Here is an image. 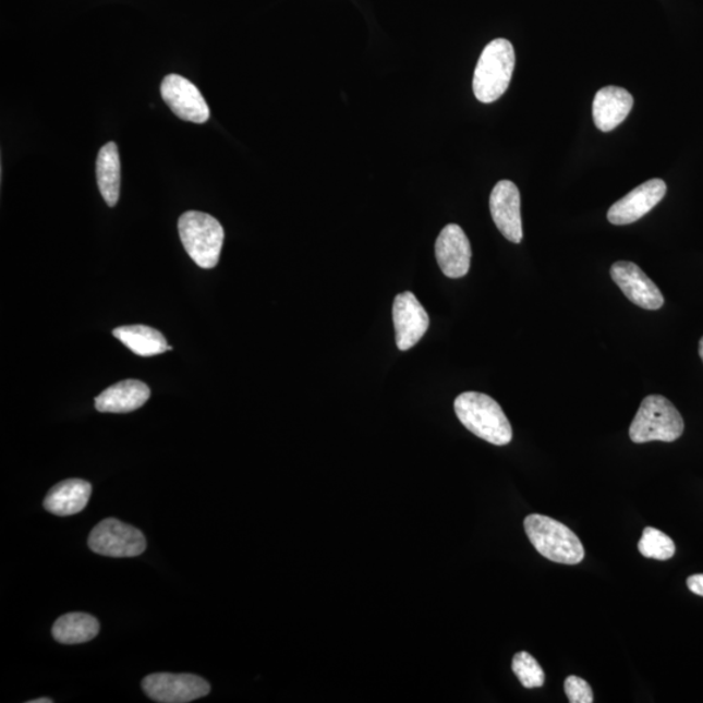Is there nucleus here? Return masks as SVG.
Wrapping results in <instances>:
<instances>
[{"mask_svg": "<svg viewBox=\"0 0 703 703\" xmlns=\"http://www.w3.org/2000/svg\"><path fill=\"white\" fill-rule=\"evenodd\" d=\"M143 689L160 703H186L210 693L209 682L192 674H153L144 679Z\"/></svg>", "mask_w": 703, "mask_h": 703, "instance_id": "7", "label": "nucleus"}, {"mask_svg": "<svg viewBox=\"0 0 703 703\" xmlns=\"http://www.w3.org/2000/svg\"><path fill=\"white\" fill-rule=\"evenodd\" d=\"M180 240L201 269H214L219 263L225 241L222 225L209 214L186 211L179 219Z\"/></svg>", "mask_w": 703, "mask_h": 703, "instance_id": "4", "label": "nucleus"}, {"mask_svg": "<svg viewBox=\"0 0 703 703\" xmlns=\"http://www.w3.org/2000/svg\"><path fill=\"white\" fill-rule=\"evenodd\" d=\"M435 256L441 272L451 279L466 276L471 269L472 247L465 232L458 225H448L435 243Z\"/></svg>", "mask_w": 703, "mask_h": 703, "instance_id": "12", "label": "nucleus"}, {"mask_svg": "<svg viewBox=\"0 0 703 703\" xmlns=\"http://www.w3.org/2000/svg\"><path fill=\"white\" fill-rule=\"evenodd\" d=\"M490 211L495 226L511 243L522 241L521 197L519 187L510 180H501L494 186Z\"/></svg>", "mask_w": 703, "mask_h": 703, "instance_id": "13", "label": "nucleus"}, {"mask_svg": "<svg viewBox=\"0 0 703 703\" xmlns=\"http://www.w3.org/2000/svg\"><path fill=\"white\" fill-rule=\"evenodd\" d=\"M454 412L469 432L495 446L511 444L510 421L493 398L481 392H464L454 400Z\"/></svg>", "mask_w": 703, "mask_h": 703, "instance_id": "1", "label": "nucleus"}, {"mask_svg": "<svg viewBox=\"0 0 703 703\" xmlns=\"http://www.w3.org/2000/svg\"><path fill=\"white\" fill-rule=\"evenodd\" d=\"M512 671L524 688H541L545 684L544 669L534 656L526 652H520L513 656Z\"/></svg>", "mask_w": 703, "mask_h": 703, "instance_id": "21", "label": "nucleus"}, {"mask_svg": "<svg viewBox=\"0 0 703 703\" xmlns=\"http://www.w3.org/2000/svg\"><path fill=\"white\" fill-rule=\"evenodd\" d=\"M392 317L400 351H408L416 346L431 325L425 307L412 292H403L395 298Z\"/></svg>", "mask_w": 703, "mask_h": 703, "instance_id": "10", "label": "nucleus"}, {"mask_svg": "<svg viewBox=\"0 0 703 703\" xmlns=\"http://www.w3.org/2000/svg\"><path fill=\"white\" fill-rule=\"evenodd\" d=\"M684 432V420L676 407L660 395H651L642 400L638 414H635L629 437L634 444L647 441H675Z\"/></svg>", "mask_w": 703, "mask_h": 703, "instance_id": "5", "label": "nucleus"}, {"mask_svg": "<svg viewBox=\"0 0 703 703\" xmlns=\"http://www.w3.org/2000/svg\"><path fill=\"white\" fill-rule=\"evenodd\" d=\"M525 533L542 557L560 565L575 566L585 558V548L571 529L544 514L524 521Z\"/></svg>", "mask_w": 703, "mask_h": 703, "instance_id": "2", "label": "nucleus"}, {"mask_svg": "<svg viewBox=\"0 0 703 703\" xmlns=\"http://www.w3.org/2000/svg\"><path fill=\"white\" fill-rule=\"evenodd\" d=\"M112 334L113 337L122 341L126 348H130L133 353L141 357L157 356V354L172 351V347L167 344L163 335L149 326H122L116 328Z\"/></svg>", "mask_w": 703, "mask_h": 703, "instance_id": "17", "label": "nucleus"}, {"mask_svg": "<svg viewBox=\"0 0 703 703\" xmlns=\"http://www.w3.org/2000/svg\"><path fill=\"white\" fill-rule=\"evenodd\" d=\"M611 278L629 301L644 310L658 311L665 304L659 288L633 263L619 260L614 264Z\"/></svg>", "mask_w": 703, "mask_h": 703, "instance_id": "11", "label": "nucleus"}, {"mask_svg": "<svg viewBox=\"0 0 703 703\" xmlns=\"http://www.w3.org/2000/svg\"><path fill=\"white\" fill-rule=\"evenodd\" d=\"M160 94L172 112L185 122L204 124L209 120V106L190 80L179 75L166 76L160 85Z\"/></svg>", "mask_w": 703, "mask_h": 703, "instance_id": "8", "label": "nucleus"}, {"mask_svg": "<svg viewBox=\"0 0 703 703\" xmlns=\"http://www.w3.org/2000/svg\"><path fill=\"white\" fill-rule=\"evenodd\" d=\"M689 591L703 597V573L693 574L687 580Z\"/></svg>", "mask_w": 703, "mask_h": 703, "instance_id": "23", "label": "nucleus"}, {"mask_svg": "<svg viewBox=\"0 0 703 703\" xmlns=\"http://www.w3.org/2000/svg\"><path fill=\"white\" fill-rule=\"evenodd\" d=\"M514 64V49L508 39L498 38L488 44L474 71L475 98L482 104H493L504 96L510 86Z\"/></svg>", "mask_w": 703, "mask_h": 703, "instance_id": "3", "label": "nucleus"}, {"mask_svg": "<svg viewBox=\"0 0 703 703\" xmlns=\"http://www.w3.org/2000/svg\"><path fill=\"white\" fill-rule=\"evenodd\" d=\"M97 182L106 204L116 206L120 194V158L116 143L106 144L98 153Z\"/></svg>", "mask_w": 703, "mask_h": 703, "instance_id": "19", "label": "nucleus"}, {"mask_svg": "<svg viewBox=\"0 0 703 703\" xmlns=\"http://www.w3.org/2000/svg\"><path fill=\"white\" fill-rule=\"evenodd\" d=\"M150 388L144 381H119L96 398L97 411L102 413H130L140 410L150 398Z\"/></svg>", "mask_w": 703, "mask_h": 703, "instance_id": "15", "label": "nucleus"}, {"mask_svg": "<svg viewBox=\"0 0 703 703\" xmlns=\"http://www.w3.org/2000/svg\"><path fill=\"white\" fill-rule=\"evenodd\" d=\"M639 552L647 559L665 561L674 557L676 546L667 534L658 531V529L647 526L642 532Z\"/></svg>", "mask_w": 703, "mask_h": 703, "instance_id": "20", "label": "nucleus"}, {"mask_svg": "<svg viewBox=\"0 0 703 703\" xmlns=\"http://www.w3.org/2000/svg\"><path fill=\"white\" fill-rule=\"evenodd\" d=\"M51 702L52 700L50 699H38V700L29 701V703H51Z\"/></svg>", "mask_w": 703, "mask_h": 703, "instance_id": "24", "label": "nucleus"}, {"mask_svg": "<svg viewBox=\"0 0 703 703\" xmlns=\"http://www.w3.org/2000/svg\"><path fill=\"white\" fill-rule=\"evenodd\" d=\"M565 692L571 703H593V689L589 682L579 676H568L565 681Z\"/></svg>", "mask_w": 703, "mask_h": 703, "instance_id": "22", "label": "nucleus"}, {"mask_svg": "<svg viewBox=\"0 0 703 703\" xmlns=\"http://www.w3.org/2000/svg\"><path fill=\"white\" fill-rule=\"evenodd\" d=\"M667 185L662 179H652L634 187L627 196L615 203L607 213L609 223L627 226L638 222L652 211L666 196Z\"/></svg>", "mask_w": 703, "mask_h": 703, "instance_id": "9", "label": "nucleus"}, {"mask_svg": "<svg viewBox=\"0 0 703 703\" xmlns=\"http://www.w3.org/2000/svg\"><path fill=\"white\" fill-rule=\"evenodd\" d=\"M99 621L89 614H65L52 627V638L59 644L77 645L92 641L99 633Z\"/></svg>", "mask_w": 703, "mask_h": 703, "instance_id": "18", "label": "nucleus"}, {"mask_svg": "<svg viewBox=\"0 0 703 703\" xmlns=\"http://www.w3.org/2000/svg\"><path fill=\"white\" fill-rule=\"evenodd\" d=\"M92 485L84 480H65L53 486L44 501L47 511L58 516L80 513L89 504Z\"/></svg>", "mask_w": 703, "mask_h": 703, "instance_id": "16", "label": "nucleus"}, {"mask_svg": "<svg viewBox=\"0 0 703 703\" xmlns=\"http://www.w3.org/2000/svg\"><path fill=\"white\" fill-rule=\"evenodd\" d=\"M634 104L632 94L619 86H605L595 94L593 119L602 132H611L625 122Z\"/></svg>", "mask_w": 703, "mask_h": 703, "instance_id": "14", "label": "nucleus"}, {"mask_svg": "<svg viewBox=\"0 0 703 703\" xmlns=\"http://www.w3.org/2000/svg\"><path fill=\"white\" fill-rule=\"evenodd\" d=\"M88 544L93 553L111 558L138 557L146 548L143 532L117 519L100 521L93 529Z\"/></svg>", "mask_w": 703, "mask_h": 703, "instance_id": "6", "label": "nucleus"}, {"mask_svg": "<svg viewBox=\"0 0 703 703\" xmlns=\"http://www.w3.org/2000/svg\"><path fill=\"white\" fill-rule=\"evenodd\" d=\"M699 352H700V357H701V359H702V361H703V338L700 340V348H699Z\"/></svg>", "mask_w": 703, "mask_h": 703, "instance_id": "25", "label": "nucleus"}]
</instances>
